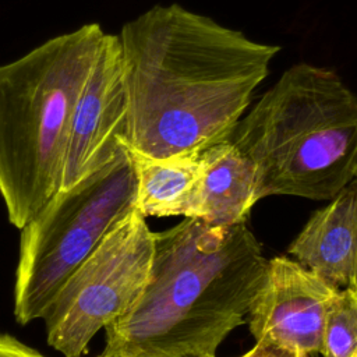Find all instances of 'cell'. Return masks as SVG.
Segmentation results:
<instances>
[{"instance_id":"obj_1","label":"cell","mask_w":357,"mask_h":357,"mask_svg":"<svg viewBox=\"0 0 357 357\" xmlns=\"http://www.w3.org/2000/svg\"><path fill=\"white\" fill-rule=\"evenodd\" d=\"M124 145L149 158L199 155L230 138L280 47L180 4H158L117 35Z\"/></svg>"},{"instance_id":"obj_2","label":"cell","mask_w":357,"mask_h":357,"mask_svg":"<svg viewBox=\"0 0 357 357\" xmlns=\"http://www.w3.org/2000/svg\"><path fill=\"white\" fill-rule=\"evenodd\" d=\"M268 259L245 226L185 218L155 233L146 284L106 331L100 357L215 356L247 321Z\"/></svg>"},{"instance_id":"obj_3","label":"cell","mask_w":357,"mask_h":357,"mask_svg":"<svg viewBox=\"0 0 357 357\" xmlns=\"http://www.w3.org/2000/svg\"><path fill=\"white\" fill-rule=\"evenodd\" d=\"M254 165L257 199H331L357 177V96L326 67L298 63L229 138Z\"/></svg>"},{"instance_id":"obj_4","label":"cell","mask_w":357,"mask_h":357,"mask_svg":"<svg viewBox=\"0 0 357 357\" xmlns=\"http://www.w3.org/2000/svg\"><path fill=\"white\" fill-rule=\"evenodd\" d=\"M105 33L85 24L0 66V197L17 229L59 191L71 117Z\"/></svg>"},{"instance_id":"obj_5","label":"cell","mask_w":357,"mask_h":357,"mask_svg":"<svg viewBox=\"0 0 357 357\" xmlns=\"http://www.w3.org/2000/svg\"><path fill=\"white\" fill-rule=\"evenodd\" d=\"M135 204V173L126 149L74 185L57 191L24 225L14 282V317L42 318L68 276Z\"/></svg>"},{"instance_id":"obj_6","label":"cell","mask_w":357,"mask_h":357,"mask_svg":"<svg viewBox=\"0 0 357 357\" xmlns=\"http://www.w3.org/2000/svg\"><path fill=\"white\" fill-rule=\"evenodd\" d=\"M153 251L155 233L132 208L68 276L42 315L49 346L63 357H82L95 335L137 301Z\"/></svg>"},{"instance_id":"obj_7","label":"cell","mask_w":357,"mask_h":357,"mask_svg":"<svg viewBox=\"0 0 357 357\" xmlns=\"http://www.w3.org/2000/svg\"><path fill=\"white\" fill-rule=\"evenodd\" d=\"M127 98L117 35L105 33L77 100L64 151L60 190L100 169L126 149Z\"/></svg>"},{"instance_id":"obj_8","label":"cell","mask_w":357,"mask_h":357,"mask_svg":"<svg viewBox=\"0 0 357 357\" xmlns=\"http://www.w3.org/2000/svg\"><path fill=\"white\" fill-rule=\"evenodd\" d=\"M339 289L289 257L268 259L247 322L257 343L321 354L329 304Z\"/></svg>"},{"instance_id":"obj_9","label":"cell","mask_w":357,"mask_h":357,"mask_svg":"<svg viewBox=\"0 0 357 357\" xmlns=\"http://www.w3.org/2000/svg\"><path fill=\"white\" fill-rule=\"evenodd\" d=\"M287 252L337 289H357V177L311 215Z\"/></svg>"},{"instance_id":"obj_10","label":"cell","mask_w":357,"mask_h":357,"mask_svg":"<svg viewBox=\"0 0 357 357\" xmlns=\"http://www.w3.org/2000/svg\"><path fill=\"white\" fill-rule=\"evenodd\" d=\"M201 174L190 218L212 226L245 223L255 194V169L230 141L218 142L199 153Z\"/></svg>"},{"instance_id":"obj_11","label":"cell","mask_w":357,"mask_h":357,"mask_svg":"<svg viewBox=\"0 0 357 357\" xmlns=\"http://www.w3.org/2000/svg\"><path fill=\"white\" fill-rule=\"evenodd\" d=\"M128 152L135 173L134 208L145 218H190L201 174L199 155L149 158Z\"/></svg>"},{"instance_id":"obj_12","label":"cell","mask_w":357,"mask_h":357,"mask_svg":"<svg viewBox=\"0 0 357 357\" xmlns=\"http://www.w3.org/2000/svg\"><path fill=\"white\" fill-rule=\"evenodd\" d=\"M322 357L357 356V291L343 287L333 296L324 325Z\"/></svg>"},{"instance_id":"obj_13","label":"cell","mask_w":357,"mask_h":357,"mask_svg":"<svg viewBox=\"0 0 357 357\" xmlns=\"http://www.w3.org/2000/svg\"><path fill=\"white\" fill-rule=\"evenodd\" d=\"M0 357H46L14 336L0 335Z\"/></svg>"},{"instance_id":"obj_14","label":"cell","mask_w":357,"mask_h":357,"mask_svg":"<svg viewBox=\"0 0 357 357\" xmlns=\"http://www.w3.org/2000/svg\"><path fill=\"white\" fill-rule=\"evenodd\" d=\"M240 357H305V356L273 346V344L255 343V346L252 349H250L245 354H243Z\"/></svg>"},{"instance_id":"obj_15","label":"cell","mask_w":357,"mask_h":357,"mask_svg":"<svg viewBox=\"0 0 357 357\" xmlns=\"http://www.w3.org/2000/svg\"><path fill=\"white\" fill-rule=\"evenodd\" d=\"M180 357H216V356H201V354H187V356H180Z\"/></svg>"},{"instance_id":"obj_16","label":"cell","mask_w":357,"mask_h":357,"mask_svg":"<svg viewBox=\"0 0 357 357\" xmlns=\"http://www.w3.org/2000/svg\"><path fill=\"white\" fill-rule=\"evenodd\" d=\"M356 291H357V289H356Z\"/></svg>"},{"instance_id":"obj_17","label":"cell","mask_w":357,"mask_h":357,"mask_svg":"<svg viewBox=\"0 0 357 357\" xmlns=\"http://www.w3.org/2000/svg\"><path fill=\"white\" fill-rule=\"evenodd\" d=\"M356 357H357V356H356Z\"/></svg>"},{"instance_id":"obj_18","label":"cell","mask_w":357,"mask_h":357,"mask_svg":"<svg viewBox=\"0 0 357 357\" xmlns=\"http://www.w3.org/2000/svg\"><path fill=\"white\" fill-rule=\"evenodd\" d=\"M99 357H100V356H99Z\"/></svg>"}]
</instances>
